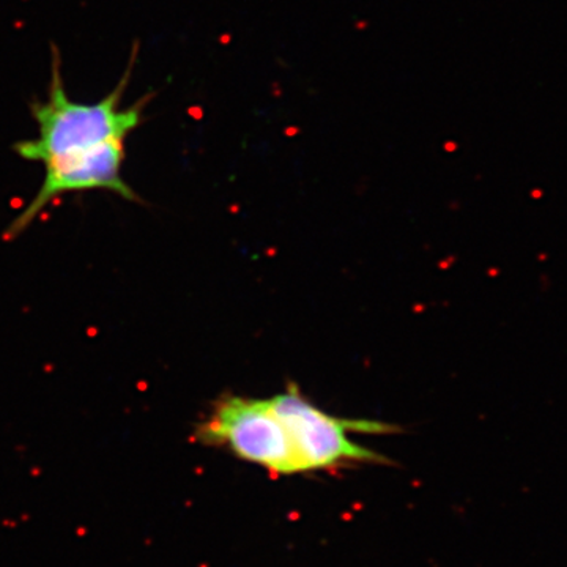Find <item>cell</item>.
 <instances>
[{
  "label": "cell",
  "instance_id": "cell-1",
  "mask_svg": "<svg viewBox=\"0 0 567 567\" xmlns=\"http://www.w3.org/2000/svg\"><path fill=\"white\" fill-rule=\"evenodd\" d=\"M137 50L134 48L128 69L114 91L96 103L73 102L66 92L62 59L52 47L51 82L47 99L31 104L37 136L14 144V153L24 162L48 163L69 153L89 151L107 141L128 140L144 121L151 96L122 107L123 95L132 81Z\"/></svg>",
  "mask_w": 567,
  "mask_h": 567
},
{
  "label": "cell",
  "instance_id": "cell-2",
  "mask_svg": "<svg viewBox=\"0 0 567 567\" xmlns=\"http://www.w3.org/2000/svg\"><path fill=\"white\" fill-rule=\"evenodd\" d=\"M270 402L289 431L301 475L390 462L375 451L354 443L350 434H393V425L330 415L312 404L295 383L270 398Z\"/></svg>",
  "mask_w": 567,
  "mask_h": 567
},
{
  "label": "cell",
  "instance_id": "cell-4",
  "mask_svg": "<svg viewBox=\"0 0 567 567\" xmlns=\"http://www.w3.org/2000/svg\"><path fill=\"white\" fill-rule=\"evenodd\" d=\"M126 158V140L104 142L89 151L69 153L44 163L43 183L31 203L17 216L7 229V240L29 229L44 208L63 194L104 189L123 199L136 203L140 196L123 178V163Z\"/></svg>",
  "mask_w": 567,
  "mask_h": 567
},
{
  "label": "cell",
  "instance_id": "cell-3",
  "mask_svg": "<svg viewBox=\"0 0 567 567\" xmlns=\"http://www.w3.org/2000/svg\"><path fill=\"white\" fill-rule=\"evenodd\" d=\"M196 439L274 475H301L289 431L270 399L221 395L196 425Z\"/></svg>",
  "mask_w": 567,
  "mask_h": 567
}]
</instances>
